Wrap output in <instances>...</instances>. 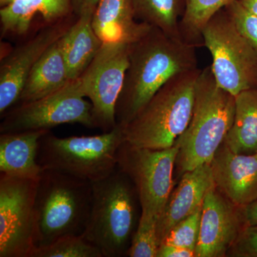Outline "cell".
Segmentation results:
<instances>
[{"instance_id":"26","label":"cell","mask_w":257,"mask_h":257,"mask_svg":"<svg viewBox=\"0 0 257 257\" xmlns=\"http://www.w3.org/2000/svg\"><path fill=\"white\" fill-rule=\"evenodd\" d=\"M202 211V205L188 217L176 224L160 244L173 245L195 251L199 239Z\"/></svg>"},{"instance_id":"9","label":"cell","mask_w":257,"mask_h":257,"mask_svg":"<svg viewBox=\"0 0 257 257\" xmlns=\"http://www.w3.org/2000/svg\"><path fill=\"white\" fill-rule=\"evenodd\" d=\"M179 147L155 150L120 145L116 167L131 179L138 191L142 214L158 219L173 190L174 172Z\"/></svg>"},{"instance_id":"32","label":"cell","mask_w":257,"mask_h":257,"mask_svg":"<svg viewBox=\"0 0 257 257\" xmlns=\"http://www.w3.org/2000/svg\"><path fill=\"white\" fill-rule=\"evenodd\" d=\"M238 1L246 10L257 16V0H238Z\"/></svg>"},{"instance_id":"20","label":"cell","mask_w":257,"mask_h":257,"mask_svg":"<svg viewBox=\"0 0 257 257\" xmlns=\"http://www.w3.org/2000/svg\"><path fill=\"white\" fill-rule=\"evenodd\" d=\"M92 18L93 15H84L77 18L61 37L71 80L82 75L102 45L93 28Z\"/></svg>"},{"instance_id":"11","label":"cell","mask_w":257,"mask_h":257,"mask_svg":"<svg viewBox=\"0 0 257 257\" xmlns=\"http://www.w3.org/2000/svg\"><path fill=\"white\" fill-rule=\"evenodd\" d=\"M37 181L0 175V257H30L35 247Z\"/></svg>"},{"instance_id":"22","label":"cell","mask_w":257,"mask_h":257,"mask_svg":"<svg viewBox=\"0 0 257 257\" xmlns=\"http://www.w3.org/2000/svg\"><path fill=\"white\" fill-rule=\"evenodd\" d=\"M187 0H133L137 21L182 39L179 25L187 9Z\"/></svg>"},{"instance_id":"33","label":"cell","mask_w":257,"mask_h":257,"mask_svg":"<svg viewBox=\"0 0 257 257\" xmlns=\"http://www.w3.org/2000/svg\"><path fill=\"white\" fill-rule=\"evenodd\" d=\"M13 1V0H0V4H1L2 8H3V7L6 6V5L10 4V3Z\"/></svg>"},{"instance_id":"13","label":"cell","mask_w":257,"mask_h":257,"mask_svg":"<svg viewBox=\"0 0 257 257\" xmlns=\"http://www.w3.org/2000/svg\"><path fill=\"white\" fill-rule=\"evenodd\" d=\"M67 18L50 24L2 60L0 65V114L18 102L29 74L42 55L70 28Z\"/></svg>"},{"instance_id":"14","label":"cell","mask_w":257,"mask_h":257,"mask_svg":"<svg viewBox=\"0 0 257 257\" xmlns=\"http://www.w3.org/2000/svg\"><path fill=\"white\" fill-rule=\"evenodd\" d=\"M210 167L216 188L234 204L245 207L257 199V152L236 154L224 142Z\"/></svg>"},{"instance_id":"18","label":"cell","mask_w":257,"mask_h":257,"mask_svg":"<svg viewBox=\"0 0 257 257\" xmlns=\"http://www.w3.org/2000/svg\"><path fill=\"white\" fill-rule=\"evenodd\" d=\"M71 13L73 14L71 0H13L0 10L2 32L23 35L36 15L52 24L67 18Z\"/></svg>"},{"instance_id":"4","label":"cell","mask_w":257,"mask_h":257,"mask_svg":"<svg viewBox=\"0 0 257 257\" xmlns=\"http://www.w3.org/2000/svg\"><path fill=\"white\" fill-rule=\"evenodd\" d=\"M92 204V182L57 171L42 170L35 202V248L68 235H83Z\"/></svg>"},{"instance_id":"30","label":"cell","mask_w":257,"mask_h":257,"mask_svg":"<svg viewBox=\"0 0 257 257\" xmlns=\"http://www.w3.org/2000/svg\"><path fill=\"white\" fill-rule=\"evenodd\" d=\"M101 0H71L72 13L78 18L84 15H93Z\"/></svg>"},{"instance_id":"3","label":"cell","mask_w":257,"mask_h":257,"mask_svg":"<svg viewBox=\"0 0 257 257\" xmlns=\"http://www.w3.org/2000/svg\"><path fill=\"white\" fill-rule=\"evenodd\" d=\"M201 70L198 67L169 79L124 126L125 141L155 150L175 146L192 117Z\"/></svg>"},{"instance_id":"24","label":"cell","mask_w":257,"mask_h":257,"mask_svg":"<svg viewBox=\"0 0 257 257\" xmlns=\"http://www.w3.org/2000/svg\"><path fill=\"white\" fill-rule=\"evenodd\" d=\"M30 257H104L99 248L83 235H68L34 248Z\"/></svg>"},{"instance_id":"10","label":"cell","mask_w":257,"mask_h":257,"mask_svg":"<svg viewBox=\"0 0 257 257\" xmlns=\"http://www.w3.org/2000/svg\"><path fill=\"white\" fill-rule=\"evenodd\" d=\"M127 43H103L78 77L83 94L90 99L95 128L103 133L116 126L115 109L128 67Z\"/></svg>"},{"instance_id":"29","label":"cell","mask_w":257,"mask_h":257,"mask_svg":"<svg viewBox=\"0 0 257 257\" xmlns=\"http://www.w3.org/2000/svg\"><path fill=\"white\" fill-rule=\"evenodd\" d=\"M157 257H195V251L173 245L160 244Z\"/></svg>"},{"instance_id":"6","label":"cell","mask_w":257,"mask_h":257,"mask_svg":"<svg viewBox=\"0 0 257 257\" xmlns=\"http://www.w3.org/2000/svg\"><path fill=\"white\" fill-rule=\"evenodd\" d=\"M125 141L124 127L95 136L60 138L48 132L39 142L37 162L42 170L57 171L94 182L116 168V155Z\"/></svg>"},{"instance_id":"1","label":"cell","mask_w":257,"mask_h":257,"mask_svg":"<svg viewBox=\"0 0 257 257\" xmlns=\"http://www.w3.org/2000/svg\"><path fill=\"white\" fill-rule=\"evenodd\" d=\"M197 47L150 27L128 44V67L115 109L124 127L173 76L198 68Z\"/></svg>"},{"instance_id":"5","label":"cell","mask_w":257,"mask_h":257,"mask_svg":"<svg viewBox=\"0 0 257 257\" xmlns=\"http://www.w3.org/2000/svg\"><path fill=\"white\" fill-rule=\"evenodd\" d=\"M92 184V209L83 236L104 257L126 256L141 216L138 214L140 202L136 187L117 167Z\"/></svg>"},{"instance_id":"15","label":"cell","mask_w":257,"mask_h":257,"mask_svg":"<svg viewBox=\"0 0 257 257\" xmlns=\"http://www.w3.org/2000/svg\"><path fill=\"white\" fill-rule=\"evenodd\" d=\"M210 164H205L181 177L178 186L171 192L157 222L159 243L176 224L201 207L204 197L214 184Z\"/></svg>"},{"instance_id":"17","label":"cell","mask_w":257,"mask_h":257,"mask_svg":"<svg viewBox=\"0 0 257 257\" xmlns=\"http://www.w3.org/2000/svg\"><path fill=\"white\" fill-rule=\"evenodd\" d=\"M50 130L0 135V172L19 178L38 179L42 168L37 162L39 142Z\"/></svg>"},{"instance_id":"28","label":"cell","mask_w":257,"mask_h":257,"mask_svg":"<svg viewBox=\"0 0 257 257\" xmlns=\"http://www.w3.org/2000/svg\"><path fill=\"white\" fill-rule=\"evenodd\" d=\"M227 256L257 257V226H246L243 229Z\"/></svg>"},{"instance_id":"23","label":"cell","mask_w":257,"mask_h":257,"mask_svg":"<svg viewBox=\"0 0 257 257\" xmlns=\"http://www.w3.org/2000/svg\"><path fill=\"white\" fill-rule=\"evenodd\" d=\"M234 0H187V9L179 30L182 40L196 47L204 46L202 32L217 12Z\"/></svg>"},{"instance_id":"8","label":"cell","mask_w":257,"mask_h":257,"mask_svg":"<svg viewBox=\"0 0 257 257\" xmlns=\"http://www.w3.org/2000/svg\"><path fill=\"white\" fill-rule=\"evenodd\" d=\"M84 98L78 78L70 80L57 92L37 100L19 103L7 111L3 114L0 133L50 130L64 124L95 128L92 103Z\"/></svg>"},{"instance_id":"7","label":"cell","mask_w":257,"mask_h":257,"mask_svg":"<svg viewBox=\"0 0 257 257\" xmlns=\"http://www.w3.org/2000/svg\"><path fill=\"white\" fill-rule=\"evenodd\" d=\"M202 36L219 87L235 96L257 87V50L239 33L224 8L211 17Z\"/></svg>"},{"instance_id":"21","label":"cell","mask_w":257,"mask_h":257,"mask_svg":"<svg viewBox=\"0 0 257 257\" xmlns=\"http://www.w3.org/2000/svg\"><path fill=\"white\" fill-rule=\"evenodd\" d=\"M224 143L236 154L257 152V87L235 96L234 121Z\"/></svg>"},{"instance_id":"27","label":"cell","mask_w":257,"mask_h":257,"mask_svg":"<svg viewBox=\"0 0 257 257\" xmlns=\"http://www.w3.org/2000/svg\"><path fill=\"white\" fill-rule=\"evenodd\" d=\"M239 33L257 50V16L246 10L238 0L225 7Z\"/></svg>"},{"instance_id":"12","label":"cell","mask_w":257,"mask_h":257,"mask_svg":"<svg viewBox=\"0 0 257 257\" xmlns=\"http://www.w3.org/2000/svg\"><path fill=\"white\" fill-rule=\"evenodd\" d=\"M243 207L236 205L213 184L202 204L195 257H223L246 227Z\"/></svg>"},{"instance_id":"2","label":"cell","mask_w":257,"mask_h":257,"mask_svg":"<svg viewBox=\"0 0 257 257\" xmlns=\"http://www.w3.org/2000/svg\"><path fill=\"white\" fill-rule=\"evenodd\" d=\"M235 96L219 87L211 66L201 70L196 83L190 121L176 142L175 167L182 177L199 166L210 164L232 126Z\"/></svg>"},{"instance_id":"25","label":"cell","mask_w":257,"mask_h":257,"mask_svg":"<svg viewBox=\"0 0 257 257\" xmlns=\"http://www.w3.org/2000/svg\"><path fill=\"white\" fill-rule=\"evenodd\" d=\"M157 218L142 214L126 256L157 257L160 243L157 233Z\"/></svg>"},{"instance_id":"19","label":"cell","mask_w":257,"mask_h":257,"mask_svg":"<svg viewBox=\"0 0 257 257\" xmlns=\"http://www.w3.org/2000/svg\"><path fill=\"white\" fill-rule=\"evenodd\" d=\"M70 80L60 38L34 66L18 102H28L49 95L64 87Z\"/></svg>"},{"instance_id":"31","label":"cell","mask_w":257,"mask_h":257,"mask_svg":"<svg viewBox=\"0 0 257 257\" xmlns=\"http://www.w3.org/2000/svg\"><path fill=\"white\" fill-rule=\"evenodd\" d=\"M243 216L246 226H257V199L243 207Z\"/></svg>"},{"instance_id":"16","label":"cell","mask_w":257,"mask_h":257,"mask_svg":"<svg viewBox=\"0 0 257 257\" xmlns=\"http://www.w3.org/2000/svg\"><path fill=\"white\" fill-rule=\"evenodd\" d=\"M92 26L103 43L127 44L151 27L137 21L133 0H101L93 15Z\"/></svg>"}]
</instances>
